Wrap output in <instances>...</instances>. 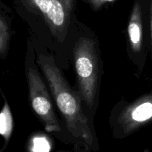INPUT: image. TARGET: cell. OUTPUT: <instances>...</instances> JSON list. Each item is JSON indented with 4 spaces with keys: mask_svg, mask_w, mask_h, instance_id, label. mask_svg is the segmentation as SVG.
Returning a JSON list of instances; mask_svg holds the SVG:
<instances>
[{
    "mask_svg": "<svg viewBox=\"0 0 152 152\" xmlns=\"http://www.w3.org/2000/svg\"><path fill=\"white\" fill-rule=\"evenodd\" d=\"M38 64L48 83L69 132L74 137L91 145L93 142V134L87 117L81 108L79 96L68 86L53 58L40 54Z\"/></svg>",
    "mask_w": 152,
    "mask_h": 152,
    "instance_id": "6da1fadb",
    "label": "cell"
},
{
    "mask_svg": "<svg viewBox=\"0 0 152 152\" xmlns=\"http://www.w3.org/2000/svg\"><path fill=\"white\" fill-rule=\"evenodd\" d=\"M74 56L80 94L86 105L91 107L98 83V60L94 42L86 37L80 38L74 47Z\"/></svg>",
    "mask_w": 152,
    "mask_h": 152,
    "instance_id": "7a4b0ae2",
    "label": "cell"
},
{
    "mask_svg": "<svg viewBox=\"0 0 152 152\" xmlns=\"http://www.w3.org/2000/svg\"><path fill=\"white\" fill-rule=\"evenodd\" d=\"M27 76L30 100L34 112L40 119L47 132H59L61 128L51 99L40 74L37 69L29 67Z\"/></svg>",
    "mask_w": 152,
    "mask_h": 152,
    "instance_id": "3957f363",
    "label": "cell"
},
{
    "mask_svg": "<svg viewBox=\"0 0 152 152\" xmlns=\"http://www.w3.org/2000/svg\"><path fill=\"white\" fill-rule=\"evenodd\" d=\"M30 2L42 13L53 35L60 37L65 34L74 0H30Z\"/></svg>",
    "mask_w": 152,
    "mask_h": 152,
    "instance_id": "277c9868",
    "label": "cell"
},
{
    "mask_svg": "<svg viewBox=\"0 0 152 152\" xmlns=\"http://www.w3.org/2000/svg\"><path fill=\"white\" fill-rule=\"evenodd\" d=\"M152 121V93L142 96L126 107L119 117L125 133H131Z\"/></svg>",
    "mask_w": 152,
    "mask_h": 152,
    "instance_id": "5b68a950",
    "label": "cell"
},
{
    "mask_svg": "<svg viewBox=\"0 0 152 152\" xmlns=\"http://www.w3.org/2000/svg\"><path fill=\"white\" fill-rule=\"evenodd\" d=\"M128 34L132 50L135 52L140 51L142 43V22L141 7L138 2L134 5L128 25Z\"/></svg>",
    "mask_w": 152,
    "mask_h": 152,
    "instance_id": "8992f818",
    "label": "cell"
},
{
    "mask_svg": "<svg viewBox=\"0 0 152 152\" xmlns=\"http://www.w3.org/2000/svg\"><path fill=\"white\" fill-rule=\"evenodd\" d=\"M13 116L8 103L4 99V106L0 114V134L4 139L5 143L10 140L13 132Z\"/></svg>",
    "mask_w": 152,
    "mask_h": 152,
    "instance_id": "52a82bcc",
    "label": "cell"
},
{
    "mask_svg": "<svg viewBox=\"0 0 152 152\" xmlns=\"http://www.w3.org/2000/svg\"><path fill=\"white\" fill-rule=\"evenodd\" d=\"M10 28L5 19L1 16L0 19V53L1 56L7 55L10 42Z\"/></svg>",
    "mask_w": 152,
    "mask_h": 152,
    "instance_id": "ba28073f",
    "label": "cell"
},
{
    "mask_svg": "<svg viewBox=\"0 0 152 152\" xmlns=\"http://www.w3.org/2000/svg\"><path fill=\"white\" fill-rule=\"evenodd\" d=\"M49 144L43 138H36L33 145L34 152H49Z\"/></svg>",
    "mask_w": 152,
    "mask_h": 152,
    "instance_id": "9c48e42d",
    "label": "cell"
},
{
    "mask_svg": "<svg viewBox=\"0 0 152 152\" xmlns=\"http://www.w3.org/2000/svg\"><path fill=\"white\" fill-rule=\"evenodd\" d=\"M112 1H114V0H90V2L94 8H99V7H101L105 2Z\"/></svg>",
    "mask_w": 152,
    "mask_h": 152,
    "instance_id": "30bf717a",
    "label": "cell"
},
{
    "mask_svg": "<svg viewBox=\"0 0 152 152\" xmlns=\"http://www.w3.org/2000/svg\"><path fill=\"white\" fill-rule=\"evenodd\" d=\"M151 47H152V1L151 4Z\"/></svg>",
    "mask_w": 152,
    "mask_h": 152,
    "instance_id": "8fae6325",
    "label": "cell"
}]
</instances>
